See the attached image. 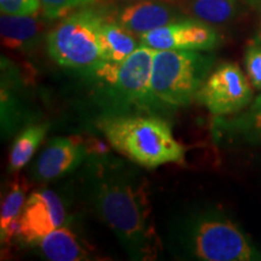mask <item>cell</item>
I'll return each mask as SVG.
<instances>
[{"label":"cell","mask_w":261,"mask_h":261,"mask_svg":"<svg viewBox=\"0 0 261 261\" xmlns=\"http://www.w3.org/2000/svg\"><path fill=\"white\" fill-rule=\"evenodd\" d=\"M93 179L94 210L114 231L128 255L136 260L156 259L160 238L151 219L145 181L116 168L98 171Z\"/></svg>","instance_id":"cell-1"},{"label":"cell","mask_w":261,"mask_h":261,"mask_svg":"<svg viewBox=\"0 0 261 261\" xmlns=\"http://www.w3.org/2000/svg\"><path fill=\"white\" fill-rule=\"evenodd\" d=\"M99 128L116 151L140 167L154 169L185 160L187 149L174 138L171 126L160 117L113 116L103 120Z\"/></svg>","instance_id":"cell-2"},{"label":"cell","mask_w":261,"mask_h":261,"mask_svg":"<svg viewBox=\"0 0 261 261\" xmlns=\"http://www.w3.org/2000/svg\"><path fill=\"white\" fill-rule=\"evenodd\" d=\"M213 57L192 50H155L151 91L155 99L172 107L189 106L207 79Z\"/></svg>","instance_id":"cell-3"},{"label":"cell","mask_w":261,"mask_h":261,"mask_svg":"<svg viewBox=\"0 0 261 261\" xmlns=\"http://www.w3.org/2000/svg\"><path fill=\"white\" fill-rule=\"evenodd\" d=\"M106 12L85 8L65 15L46 37L50 56L62 67L85 69L102 61L100 32Z\"/></svg>","instance_id":"cell-4"},{"label":"cell","mask_w":261,"mask_h":261,"mask_svg":"<svg viewBox=\"0 0 261 261\" xmlns=\"http://www.w3.org/2000/svg\"><path fill=\"white\" fill-rule=\"evenodd\" d=\"M154 54V48L140 45L120 63L100 61L84 70L113 102L121 106L149 104L156 100L151 91Z\"/></svg>","instance_id":"cell-5"},{"label":"cell","mask_w":261,"mask_h":261,"mask_svg":"<svg viewBox=\"0 0 261 261\" xmlns=\"http://www.w3.org/2000/svg\"><path fill=\"white\" fill-rule=\"evenodd\" d=\"M189 252L204 261H249L255 252L244 234L230 220L204 218L189 227Z\"/></svg>","instance_id":"cell-6"},{"label":"cell","mask_w":261,"mask_h":261,"mask_svg":"<svg viewBox=\"0 0 261 261\" xmlns=\"http://www.w3.org/2000/svg\"><path fill=\"white\" fill-rule=\"evenodd\" d=\"M253 98L250 81L234 63H224L201 85L195 100L215 116L241 112Z\"/></svg>","instance_id":"cell-7"},{"label":"cell","mask_w":261,"mask_h":261,"mask_svg":"<svg viewBox=\"0 0 261 261\" xmlns=\"http://www.w3.org/2000/svg\"><path fill=\"white\" fill-rule=\"evenodd\" d=\"M139 42L154 50L211 51L219 45L220 37L207 22L185 17L140 35Z\"/></svg>","instance_id":"cell-8"},{"label":"cell","mask_w":261,"mask_h":261,"mask_svg":"<svg viewBox=\"0 0 261 261\" xmlns=\"http://www.w3.org/2000/svg\"><path fill=\"white\" fill-rule=\"evenodd\" d=\"M65 210L60 196L51 190L31 194L19 215L17 237L23 243L38 244L45 236L61 227Z\"/></svg>","instance_id":"cell-9"},{"label":"cell","mask_w":261,"mask_h":261,"mask_svg":"<svg viewBox=\"0 0 261 261\" xmlns=\"http://www.w3.org/2000/svg\"><path fill=\"white\" fill-rule=\"evenodd\" d=\"M177 4L168 0L133 2L117 12L116 21L135 35H143L156 28L185 18Z\"/></svg>","instance_id":"cell-10"},{"label":"cell","mask_w":261,"mask_h":261,"mask_svg":"<svg viewBox=\"0 0 261 261\" xmlns=\"http://www.w3.org/2000/svg\"><path fill=\"white\" fill-rule=\"evenodd\" d=\"M86 149L73 138L52 139L39 156L34 166V178L38 181H50L75 171L83 163Z\"/></svg>","instance_id":"cell-11"},{"label":"cell","mask_w":261,"mask_h":261,"mask_svg":"<svg viewBox=\"0 0 261 261\" xmlns=\"http://www.w3.org/2000/svg\"><path fill=\"white\" fill-rule=\"evenodd\" d=\"M34 15H9L2 12L0 31L3 45L11 50H28L35 46L40 39L42 23Z\"/></svg>","instance_id":"cell-12"},{"label":"cell","mask_w":261,"mask_h":261,"mask_svg":"<svg viewBox=\"0 0 261 261\" xmlns=\"http://www.w3.org/2000/svg\"><path fill=\"white\" fill-rule=\"evenodd\" d=\"M42 255L52 261L90 260L91 254L79 237L67 227H58L38 243Z\"/></svg>","instance_id":"cell-13"},{"label":"cell","mask_w":261,"mask_h":261,"mask_svg":"<svg viewBox=\"0 0 261 261\" xmlns=\"http://www.w3.org/2000/svg\"><path fill=\"white\" fill-rule=\"evenodd\" d=\"M138 47L139 45L135 34L122 27L116 18L110 19L108 16L100 32L102 61L120 63Z\"/></svg>","instance_id":"cell-14"},{"label":"cell","mask_w":261,"mask_h":261,"mask_svg":"<svg viewBox=\"0 0 261 261\" xmlns=\"http://www.w3.org/2000/svg\"><path fill=\"white\" fill-rule=\"evenodd\" d=\"M185 15L210 24H224L238 15V0H172Z\"/></svg>","instance_id":"cell-15"},{"label":"cell","mask_w":261,"mask_h":261,"mask_svg":"<svg viewBox=\"0 0 261 261\" xmlns=\"http://www.w3.org/2000/svg\"><path fill=\"white\" fill-rule=\"evenodd\" d=\"M28 182L25 178H19L10 187L2 204L0 214V234L2 243H9L14 236H17L19 228V215L23 210L25 194L28 191Z\"/></svg>","instance_id":"cell-16"},{"label":"cell","mask_w":261,"mask_h":261,"mask_svg":"<svg viewBox=\"0 0 261 261\" xmlns=\"http://www.w3.org/2000/svg\"><path fill=\"white\" fill-rule=\"evenodd\" d=\"M47 132L46 125L29 126L17 136L9 156V171L17 172L23 168L37 151Z\"/></svg>","instance_id":"cell-17"},{"label":"cell","mask_w":261,"mask_h":261,"mask_svg":"<svg viewBox=\"0 0 261 261\" xmlns=\"http://www.w3.org/2000/svg\"><path fill=\"white\" fill-rule=\"evenodd\" d=\"M226 130L231 135L254 144H261V94L254 100L246 113L228 122Z\"/></svg>","instance_id":"cell-18"},{"label":"cell","mask_w":261,"mask_h":261,"mask_svg":"<svg viewBox=\"0 0 261 261\" xmlns=\"http://www.w3.org/2000/svg\"><path fill=\"white\" fill-rule=\"evenodd\" d=\"M39 2L45 17L55 19L68 15L71 10L96 3L98 0H39Z\"/></svg>","instance_id":"cell-19"},{"label":"cell","mask_w":261,"mask_h":261,"mask_svg":"<svg viewBox=\"0 0 261 261\" xmlns=\"http://www.w3.org/2000/svg\"><path fill=\"white\" fill-rule=\"evenodd\" d=\"M244 63L250 84L261 91V44L254 42L248 46Z\"/></svg>","instance_id":"cell-20"},{"label":"cell","mask_w":261,"mask_h":261,"mask_svg":"<svg viewBox=\"0 0 261 261\" xmlns=\"http://www.w3.org/2000/svg\"><path fill=\"white\" fill-rule=\"evenodd\" d=\"M3 14L34 15L40 9L39 0H0Z\"/></svg>","instance_id":"cell-21"},{"label":"cell","mask_w":261,"mask_h":261,"mask_svg":"<svg viewBox=\"0 0 261 261\" xmlns=\"http://www.w3.org/2000/svg\"><path fill=\"white\" fill-rule=\"evenodd\" d=\"M125 2H130V3H133V2H140V0H125ZM168 2H172V0H168Z\"/></svg>","instance_id":"cell-22"},{"label":"cell","mask_w":261,"mask_h":261,"mask_svg":"<svg viewBox=\"0 0 261 261\" xmlns=\"http://www.w3.org/2000/svg\"><path fill=\"white\" fill-rule=\"evenodd\" d=\"M259 39L261 40V25H260V34H259Z\"/></svg>","instance_id":"cell-23"},{"label":"cell","mask_w":261,"mask_h":261,"mask_svg":"<svg viewBox=\"0 0 261 261\" xmlns=\"http://www.w3.org/2000/svg\"><path fill=\"white\" fill-rule=\"evenodd\" d=\"M249 2H253V3H255V2H260V0H249Z\"/></svg>","instance_id":"cell-24"}]
</instances>
